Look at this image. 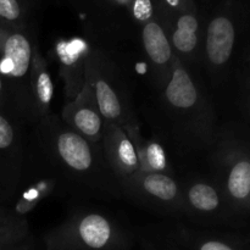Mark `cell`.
Returning a JSON list of instances; mask_svg holds the SVG:
<instances>
[{"label": "cell", "instance_id": "cell-1", "mask_svg": "<svg viewBox=\"0 0 250 250\" xmlns=\"http://www.w3.org/2000/svg\"><path fill=\"white\" fill-rule=\"evenodd\" d=\"M234 43V27L226 17L212 20L208 28L207 51L210 61L222 65L229 59Z\"/></svg>", "mask_w": 250, "mask_h": 250}, {"label": "cell", "instance_id": "cell-2", "mask_svg": "<svg viewBox=\"0 0 250 250\" xmlns=\"http://www.w3.org/2000/svg\"><path fill=\"white\" fill-rule=\"evenodd\" d=\"M58 149L66 164L76 170H87L92 164L89 146L82 137L76 133L61 134L58 141Z\"/></svg>", "mask_w": 250, "mask_h": 250}, {"label": "cell", "instance_id": "cell-3", "mask_svg": "<svg viewBox=\"0 0 250 250\" xmlns=\"http://www.w3.org/2000/svg\"><path fill=\"white\" fill-rule=\"evenodd\" d=\"M166 98L173 106L183 109L193 106L197 102V90L183 68H177L173 72L171 82L166 89Z\"/></svg>", "mask_w": 250, "mask_h": 250}, {"label": "cell", "instance_id": "cell-4", "mask_svg": "<svg viewBox=\"0 0 250 250\" xmlns=\"http://www.w3.org/2000/svg\"><path fill=\"white\" fill-rule=\"evenodd\" d=\"M80 236L89 248L102 249L111 237V227L103 216L89 215L81 222Z\"/></svg>", "mask_w": 250, "mask_h": 250}, {"label": "cell", "instance_id": "cell-5", "mask_svg": "<svg viewBox=\"0 0 250 250\" xmlns=\"http://www.w3.org/2000/svg\"><path fill=\"white\" fill-rule=\"evenodd\" d=\"M4 59L12 62V77H22L27 72L31 59V46L22 34H12L4 45Z\"/></svg>", "mask_w": 250, "mask_h": 250}, {"label": "cell", "instance_id": "cell-6", "mask_svg": "<svg viewBox=\"0 0 250 250\" xmlns=\"http://www.w3.org/2000/svg\"><path fill=\"white\" fill-rule=\"evenodd\" d=\"M143 43L146 53L154 62L165 63L171 58L170 44L158 23L150 22L144 27Z\"/></svg>", "mask_w": 250, "mask_h": 250}, {"label": "cell", "instance_id": "cell-7", "mask_svg": "<svg viewBox=\"0 0 250 250\" xmlns=\"http://www.w3.org/2000/svg\"><path fill=\"white\" fill-rule=\"evenodd\" d=\"M198 22L195 17L185 15L178 20L177 31L173 33V44L183 53H189L197 45Z\"/></svg>", "mask_w": 250, "mask_h": 250}, {"label": "cell", "instance_id": "cell-8", "mask_svg": "<svg viewBox=\"0 0 250 250\" xmlns=\"http://www.w3.org/2000/svg\"><path fill=\"white\" fill-rule=\"evenodd\" d=\"M229 189L234 198L243 199L250 193V163L242 161L231 171Z\"/></svg>", "mask_w": 250, "mask_h": 250}, {"label": "cell", "instance_id": "cell-9", "mask_svg": "<svg viewBox=\"0 0 250 250\" xmlns=\"http://www.w3.org/2000/svg\"><path fill=\"white\" fill-rule=\"evenodd\" d=\"M97 99L103 116L107 119H115L119 116L121 112L119 99L111 87L104 81H99L97 83Z\"/></svg>", "mask_w": 250, "mask_h": 250}, {"label": "cell", "instance_id": "cell-10", "mask_svg": "<svg viewBox=\"0 0 250 250\" xmlns=\"http://www.w3.org/2000/svg\"><path fill=\"white\" fill-rule=\"evenodd\" d=\"M144 188L150 194L160 198L163 200H171L177 193L176 183L170 177L160 173L150 175L144 180Z\"/></svg>", "mask_w": 250, "mask_h": 250}, {"label": "cell", "instance_id": "cell-11", "mask_svg": "<svg viewBox=\"0 0 250 250\" xmlns=\"http://www.w3.org/2000/svg\"><path fill=\"white\" fill-rule=\"evenodd\" d=\"M189 200L193 207L204 211H211L219 205V197L212 187L208 185H197L189 190Z\"/></svg>", "mask_w": 250, "mask_h": 250}, {"label": "cell", "instance_id": "cell-12", "mask_svg": "<svg viewBox=\"0 0 250 250\" xmlns=\"http://www.w3.org/2000/svg\"><path fill=\"white\" fill-rule=\"evenodd\" d=\"M76 126L81 129L84 134L88 136H95L99 132L102 122L99 116L94 111L89 109H82L76 114L75 116Z\"/></svg>", "mask_w": 250, "mask_h": 250}, {"label": "cell", "instance_id": "cell-13", "mask_svg": "<svg viewBox=\"0 0 250 250\" xmlns=\"http://www.w3.org/2000/svg\"><path fill=\"white\" fill-rule=\"evenodd\" d=\"M85 48L84 43L78 39L72 41L71 43H60L58 45L59 55H60L61 60L65 63L70 65V63L75 62L77 60V56L83 49Z\"/></svg>", "mask_w": 250, "mask_h": 250}, {"label": "cell", "instance_id": "cell-14", "mask_svg": "<svg viewBox=\"0 0 250 250\" xmlns=\"http://www.w3.org/2000/svg\"><path fill=\"white\" fill-rule=\"evenodd\" d=\"M53 83H51L50 76L48 73L43 72L39 75L38 82H37V93L38 97L44 104H48L53 97Z\"/></svg>", "mask_w": 250, "mask_h": 250}, {"label": "cell", "instance_id": "cell-15", "mask_svg": "<svg viewBox=\"0 0 250 250\" xmlns=\"http://www.w3.org/2000/svg\"><path fill=\"white\" fill-rule=\"evenodd\" d=\"M146 156H148V161L151 167L156 168V170H161L165 167V155H164V151L160 146L155 143L150 144L146 150Z\"/></svg>", "mask_w": 250, "mask_h": 250}, {"label": "cell", "instance_id": "cell-16", "mask_svg": "<svg viewBox=\"0 0 250 250\" xmlns=\"http://www.w3.org/2000/svg\"><path fill=\"white\" fill-rule=\"evenodd\" d=\"M119 156L124 164L128 166H134L137 164V156L134 153L133 146L128 139H124L120 144L119 148Z\"/></svg>", "mask_w": 250, "mask_h": 250}, {"label": "cell", "instance_id": "cell-17", "mask_svg": "<svg viewBox=\"0 0 250 250\" xmlns=\"http://www.w3.org/2000/svg\"><path fill=\"white\" fill-rule=\"evenodd\" d=\"M20 15V6L16 0H0V16L6 20H16Z\"/></svg>", "mask_w": 250, "mask_h": 250}, {"label": "cell", "instance_id": "cell-18", "mask_svg": "<svg viewBox=\"0 0 250 250\" xmlns=\"http://www.w3.org/2000/svg\"><path fill=\"white\" fill-rule=\"evenodd\" d=\"M14 139V131L11 125L0 115V149H5L12 143Z\"/></svg>", "mask_w": 250, "mask_h": 250}, {"label": "cell", "instance_id": "cell-19", "mask_svg": "<svg viewBox=\"0 0 250 250\" xmlns=\"http://www.w3.org/2000/svg\"><path fill=\"white\" fill-rule=\"evenodd\" d=\"M153 7L150 0H136L133 5V15L136 19L146 21L151 16Z\"/></svg>", "mask_w": 250, "mask_h": 250}, {"label": "cell", "instance_id": "cell-20", "mask_svg": "<svg viewBox=\"0 0 250 250\" xmlns=\"http://www.w3.org/2000/svg\"><path fill=\"white\" fill-rule=\"evenodd\" d=\"M200 250H233L231 247L221 243V242H207L200 247Z\"/></svg>", "mask_w": 250, "mask_h": 250}, {"label": "cell", "instance_id": "cell-21", "mask_svg": "<svg viewBox=\"0 0 250 250\" xmlns=\"http://www.w3.org/2000/svg\"><path fill=\"white\" fill-rule=\"evenodd\" d=\"M166 1H167L171 6H177L178 2H180V0H166Z\"/></svg>", "mask_w": 250, "mask_h": 250}, {"label": "cell", "instance_id": "cell-22", "mask_svg": "<svg viewBox=\"0 0 250 250\" xmlns=\"http://www.w3.org/2000/svg\"><path fill=\"white\" fill-rule=\"evenodd\" d=\"M1 87H2V84H1V80H0V92H1Z\"/></svg>", "mask_w": 250, "mask_h": 250}]
</instances>
